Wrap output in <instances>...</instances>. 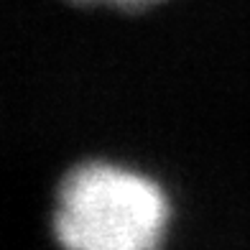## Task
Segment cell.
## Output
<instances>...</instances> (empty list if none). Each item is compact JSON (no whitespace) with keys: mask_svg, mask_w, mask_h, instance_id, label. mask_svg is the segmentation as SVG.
Here are the masks:
<instances>
[{"mask_svg":"<svg viewBox=\"0 0 250 250\" xmlns=\"http://www.w3.org/2000/svg\"><path fill=\"white\" fill-rule=\"evenodd\" d=\"M171 225L164 181L115 158L72 166L54 191L51 235L62 250H164Z\"/></svg>","mask_w":250,"mask_h":250,"instance_id":"6da1fadb","label":"cell"},{"mask_svg":"<svg viewBox=\"0 0 250 250\" xmlns=\"http://www.w3.org/2000/svg\"><path fill=\"white\" fill-rule=\"evenodd\" d=\"M74 3H82V5H110V8H118V10H146V8H153L164 0H74Z\"/></svg>","mask_w":250,"mask_h":250,"instance_id":"7a4b0ae2","label":"cell"}]
</instances>
